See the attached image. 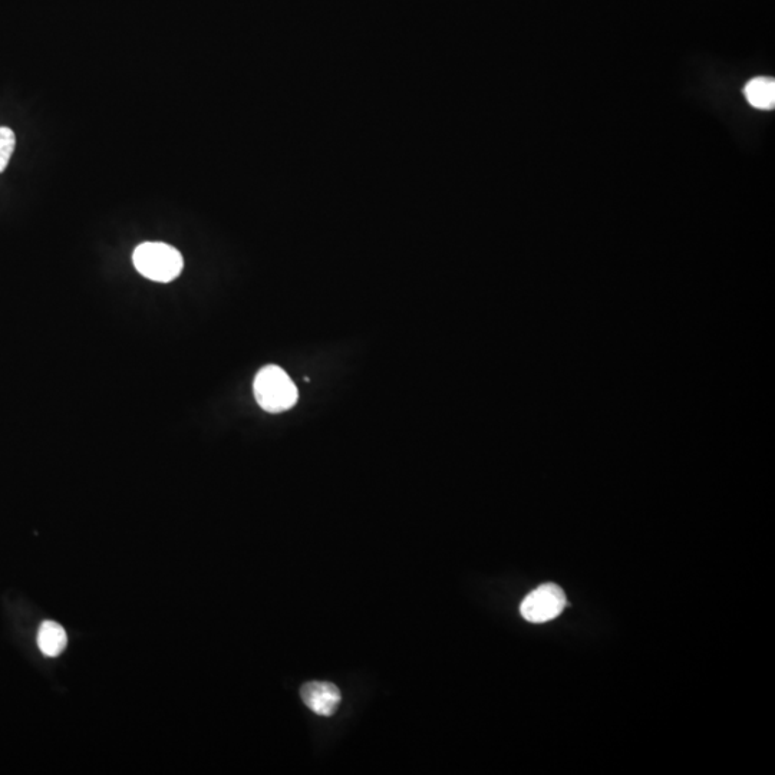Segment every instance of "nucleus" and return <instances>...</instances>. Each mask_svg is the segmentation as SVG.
<instances>
[{
  "label": "nucleus",
  "mask_w": 775,
  "mask_h": 775,
  "mask_svg": "<svg viewBox=\"0 0 775 775\" xmlns=\"http://www.w3.org/2000/svg\"><path fill=\"white\" fill-rule=\"evenodd\" d=\"M567 606L566 593L554 583H546L534 589L521 603L523 618L532 623H544L562 615Z\"/></svg>",
  "instance_id": "obj_3"
},
{
  "label": "nucleus",
  "mask_w": 775,
  "mask_h": 775,
  "mask_svg": "<svg viewBox=\"0 0 775 775\" xmlns=\"http://www.w3.org/2000/svg\"><path fill=\"white\" fill-rule=\"evenodd\" d=\"M133 262L141 275L158 283L173 282L181 275L184 267L181 253L166 243L140 244L134 250Z\"/></svg>",
  "instance_id": "obj_2"
},
{
  "label": "nucleus",
  "mask_w": 775,
  "mask_h": 775,
  "mask_svg": "<svg viewBox=\"0 0 775 775\" xmlns=\"http://www.w3.org/2000/svg\"><path fill=\"white\" fill-rule=\"evenodd\" d=\"M253 391L260 408L272 414L290 410L299 398L298 388L292 379L276 365L265 366L259 371Z\"/></svg>",
  "instance_id": "obj_1"
},
{
  "label": "nucleus",
  "mask_w": 775,
  "mask_h": 775,
  "mask_svg": "<svg viewBox=\"0 0 775 775\" xmlns=\"http://www.w3.org/2000/svg\"><path fill=\"white\" fill-rule=\"evenodd\" d=\"M306 707L322 717H331L341 704V692L329 682H309L300 689Z\"/></svg>",
  "instance_id": "obj_4"
},
{
  "label": "nucleus",
  "mask_w": 775,
  "mask_h": 775,
  "mask_svg": "<svg viewBox=\"0 0 775 775\" xmlns=\"http://www.w3.org/2000/svg\"><path fill=\"white\" fill-rule=\"evenodd\" d=\"M15 145L16 138L11 128L0 127V173L8 167Z\"/></svg>",
  "instance_id": "obj_7"
},
{
  "label": "nucleus",
  "mask_w": 775,
  "mask_h": 775,
  "mask_svg": "<svg viewBox=\"0 0 775 775\" xmlns=\"http://www.w3.org/2000/svg\"><path fill=\"white\" fill-rule=\"evenodd\" d=\"M68 636L59 623L46 620L38 632V646L45 656H58L67 648Z\"/></svg>",
  "instance_id": "obj_5"
},
{
  "label": "nucleus",
  "mask_w": 775,
  "mask_h": 775,
  "mask_svg": "<svg viewBox=\"0 0 775 775\" xmlns=\"http://www.w3.org/2000/svg\"><path fill=\"white\" fill-rule=\"evenodd\" d=\"M745 98L758 110H773L775 82L773 78H754L744 88Z\"/></svg>",
  "instance_id": "obj_6"
}]
</instances>
